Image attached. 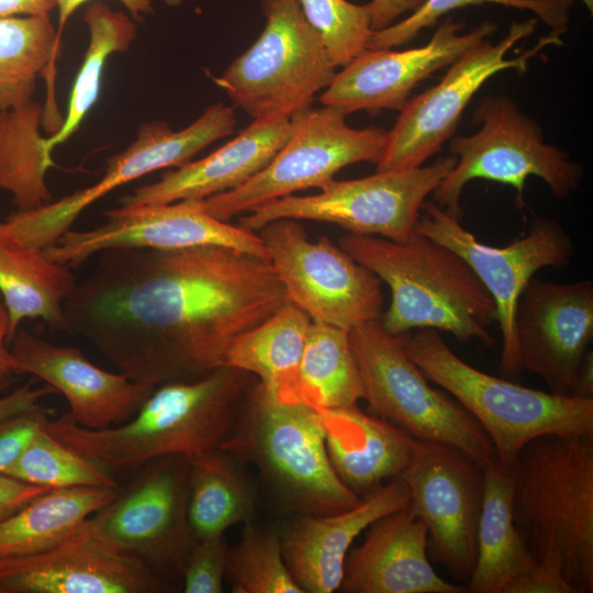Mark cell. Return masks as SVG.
<instances>
[{
	"label": "cell",
	"instance_id": "6da1fadb",
	"mask_svg": "<svg viewBox=\"0 0 593 593\" xmlns=\"http://www.w3.org/2000/svg\"><path fill=\"white\" fill-rule=\"evenodd\" d=\"M96 256L64 304L67 333L153 388L224 366L235 339L290 302L268 259L232 247Z\"/></svg>",
	"mask_w": 593,
	"mask_h": 593
},
{
	"label": "cell",
	"instance_id": "7a4b0ae2",
	"mask_svg": "<svg viewBox=\"0 0 593 593\" xmlns=\"http://www.w3.org/2000/svg\"><path fill=\"white\" fill-rule=\"evenodd\" d=\"M251 382L249 373L221 366L193 380L157 387L125 423L89 429L64 413L49 419L46 430L111 472L168 455L190 460L222 448Z\"/></svg>",
	"mask_w": 593,
	"mask_h": 593
},
{
	"label": "cell",
	"instance_id": "3957f363",
	"mask_svg": "<svg viewBox=\"0 0 593 593\" xmlns=\"http://www.w3.org/2000/svg\"><path fill=\"white\" fill-rule=\"evenodd\" d=\"M338 242L389 286L391 302L380 321L390 334L433 328L460 343L495 347L489 332L496 322L495 302L458 253L415 232L403 243L351 233Z\"/></svg>",
	"mask_w": 593,
	"mask_h": 593
},
{
	"label": "cell",
	"instance_id": "277c9868",
	"mask_svg": "<svg viewBox=\"0 0 593 593\" xmlns=\"http://www.w3.org/2000/svg\"><path fill=\"white\" fill-rule=\"evenodd\" d=\"M513 518L537 562L558 556L574 593L593 592V436L533 438L512 463Z\"/></svg>",
	"mask_w": 593,
	"mask_h": 593
},
{
	"label": "cell",
	"instance_id": "5b68a950",
	"mask_svg": "<svg viewBox=\"0 0 593 593\" xmlns=\"http://www.w3.org/2000/svg\"><path fill=\"white\" fill-rule=\"evenodd\" d=\"M221 449L254 465L271 503L290 516L334 514L362 499L332 467L320 411L277 401L257 380Z\"/></svg>",
	"mask_w": 593,
	"mask_h": 593
},
{
	"label": "cell",
	"instance_id": "8992f818",
	"mask_svg": "<svg viewBox=\"0 0 593 593\" xmlns=\"http://www.w3.org/2000/svg\"><path fill=\"white\" fill-rule=\"evenodd\" d=\"M401 337L428 381L455 398L484 428L501 465L511 467L523 446L541 435L593 436V399L544 392L485 373L458 357L433 328Z\"/></svg>",
	"mask_w": 593,
	"mask_h": 593
},
{
	"label": "cell",
	"instance_id": "52a82bcc",
	"mask_svg": "<svg viewBox=\"0 0 593 593\" xmlns=\"http://www.w3.org/2000/svg\"><path fill=\"white\" fill-rule=\"evenodd\" d=\"M349 340L369 413L403 429L415 439L456 446L484 468L499 461L490 436L449 393L430 387L380 320L349 329Z\"/></svg>",
	"mask_w": 593,
	"mask_h": 593
},
{
	"label": "cell",
	"instance_id": "ba28073f",
	"mask_svg": "<svg viewBox=\"0 0 593 593\" xmlns=\"http://www.w3.org/2000/svg\"><path fill=\"white\" fill-rule=\"evenodd\" d=\"M480 128L450 139L457 163L433 191V201L450 216L461 220L460 197L473 179L511 186L516 203L524 206V187L529 176L542 179L558 199L568 198L581 184L582 166L544 141L540 126L510 98L486 97L473 112Z\"/></svg>",
	"mask_w": 593,
	"mask_h": 593
},
{
	"label": "cell",
	"instance_id": "9c48e42d",
	"mask_svg": "<svg viewBox=\"0 0 593 593\" xmlns=\"http://www.w3.org/2000/svg\"><path fill=\"white\" fill-rule=\"evenodd\" d=\"M266 25L256 42L215 79L254 120L291 118L312 105L336 65L298 0H260Z\"/></svg>",
	"mask_w": 593,
	"mask_h": 593
},
{
	"label": "cell",
	"instance_id": "30bf717a",
	"mask_svg": "<svg viewBox=\"0 0 593 593\" xmlns=\"http://www.w3.org/2000/svg\"><path fill=\"white\" fill-rule=\"evenodd\" d=\"M190 461L182 455L150 459L87 521L118 553L175 588L194 542L189 522Z\"/></svg>",
	"mask_w": 593,
	"mask_h": 593
},
{
	"label": "cell",
	"instance_id": "8fae6325",
	"mask_svg": "<svg viewBox=\"0 0 593 593\" xmlns=\"http://www.w3.org/2000/svg\"><path fill=\"white\" fill-rule=\"evenodd\" d=\"M456 163L457 158L450 155L424 167L332 180L320 193L291 194L259 205L240 217L238 225L257 233L280 219L311 220L338 225L351 234L403 243L414 234L425 199Z\"/></svg>",
	"mask_w": 593,
	"mask_h": 593
},
{
	"label": "cell",
	"instance_id": "7c38bea8",
	"mask_svg": "<svg viewBox=\"0 0 593 593\" xmlns=\"http://www.w3.org/2000/svg\"><path fill=\"white\" fill-rule=\"evenodd\" d=\"M346 115L327 105H311L293 114L291 134L270 163L238 188L203 199L205 212L228 222L293 192L322 189L346 166L378 165L388 132L374 126L353 128Z\"/></svg>",
	"mask_w": 593,
	"mask_h": 593
},
{
	"label": "cell",
	"instance_id": "4fadbf2b",
	"mask_svg": "<svg viewBox=\"0 0 593 593\" xmlns=\"http://www.w3.org/2000/svg\"><path fill=\"white\" fill-rule=\"evenodd\" d=\"M257 234L289 301L312 322L349 331L381 318L382 281L327 237L311 240L292 219L272 221Z\"/></svg>",
	"mask_w": 593,
	"mask_h": 593
},
{
	"label": "cell",
	"instance_id": "5bb4252c",
	"mask_svg": "<svg viewBox=\"0 0 593 593\" xmlns=\"http://www.w3.org/2000/svg\"><path fill=\"white\" fill-rule=\"evenodd\" d=\"M537 22H514L497 43L485 40L473 46L449 65L436 86L410 99L388 131L377 171L422 166L451 138L463 110L486 80L503 70H526L528 61L542 48L562 44L561 33L552 31L517 57L506 58L512 47L535 32Z\"/></svg>",
	"mask_w": 593,
	"mask_h": 593
},
{
	"label": "cell",
	"instance_id": "9a60e30c",
	"mask_svg": "<svg viewBox=\"0 0 593 593\" xmlns=\"http://www.w3.org/2000/svg\"><path fill=\"white\" fill-rule=\"evenodd\" d=\"M236 115L223 103L208 107L190 125L174 131L166 121L144 123L136 138L112 156L101 179L57 201L26 211L15 210L4 220L27 245L44 250L71 230L79 215L115 189L156 170L179 167L208 145L234 132Z\"/></svg>",
	"mask_w": 593,
	"mask_h": 593
},
{
	"label": "cell",
	"instance_id": "2e32d148",
	"mask_svg": "<svg viewBox=\"0 0 593 593\" xmlns=\"http://www.w3.org/2000/svg\"><path fill=\"white\" fill-rule=\"evenodd\" d=\"M414 232L443 244L471 266L496 305L502 335L500 372L505 378L521 374L514 317L522 291L545 267H564L574 255V244L562 225L549 217L535 216L528 232L504 247L480 243L459 220L433 200L425 201Z\"/></svg>",
	"mask_w": 593,
	"mask_h": 593
},
{
	"label": "cell",
	"instance_id": "e0dca14e",
	"mask_svg": "<svg viewBox=\"0 0 593 593\" xmlns=\"http://www.w3.org/2000/svg\"><path fill=\"white\" fill-rule=\"evenodd\" d=\"M401 479L413 512L427 527L428 559L467 584L478 555L484 467L456 446L417 439Z\"/></svg>",
	"mask_w": 593,
	"mask_h": 593
},
{
	"label": "cell",
	"instance_id": "ac0fdd59",
	"mask_svg": "<svg viewBox=\"0 0 593 593\" xmlns=\"http://www.w3.org/2000/svg\"><path fill=\"white\" fill-rule=\"evenodd\" d=\"M105 221L88 230H69L45 256L55 262L77 267L108 249H178L221 245L268 259L265 245L255 232L208 214L203 199L124 208L104 212Z\"/></svg>",
	"mask_w": 593,
	"mask_h": 593
},
{
	"label": "cell",
	"instance_id": "d6986e66",
	"mask_svg": "<svg viewBox=\"0 0 593 593\" xmlns=\"http://www.w3.org/2000/svg\"><path fill=\"white\" fill-rule=\"evenodd\" d=\"M514 329L522 370L540 377L549 392L573 396L593 338V281L533 277L519 295Z\"/></svg>",
	"mask_w": 593,
	"mask_h": 593
},
{
	"label": "cell",
	"instance_id": "ffe728a7",
	"mask_svg": "<svg viewBox=\"0 0 593 593\" xmlns=\"http://www.w3.org/2000/svg\"><path fill=\"white\" fill-rule=\"evenodd\" d=\"M462 26L449 16L423 46L404 51L363 49L335 74L320 97L322 104L347 115L381 109L401 111L422 80L451 65L496 30L489 21L467 33H460Z\"/></svg>",
	"mask_w": 593,
	"mask_h": 593
},
{
	"label": "cell",
	"instance_id": "44dd1931",
	"mask_svg": "<svg viewBox=\"0 0 593 593\" xmlns=\"http://www.w3.org/2000/svg\"><path fill=\"white\" fill-rule=\"evenodd\" d=\"M87 519L70 536L45 551L0 559V593L175 591L165 580L110 548Z\"/></svg>",
	"mask_w": 593,
	"mask_h": 593
},
{
	"label": "cell",
	"instance_id": "7402d4cb",
	"mask_svg": "<svg viewBox=\"0 0 593 593\" xmlns=\"http://www.w3.org/2000/svg\"><path fill=\"white\" fill-rule=\"evenodd\" d=\"M11 342L15 373L35 376L61 393L69 416L89 429L125 423L156 389L107 371L78 348L54 344L26 329H18Z\"/></svg>",
	"mask_w": 593,
	"mask_h": 593
},
{
	"label": "cell",
	"instance_id": "603a6c76",
	"mask_svg": "<svg viewBox=\"0 0 593 593\" xmlns=\"http://www.w3.org/2000/svg\"><path fill=\"white\" fill-rule=\"evenodd\" d=\"M410 502V491L395 478L361 499L353 508L324 515H291L279 528L283 558L304 593L339 589L355 539L382 516Z\"/></svg>",
	"mask_w": 593,
	"mask_h": 593
},
{
	"label": "cell",
	"instance_id": "cb8c5ba5",
	"mask_svg": "<svg viewBox=\"0 0 593 593\" xmlns=\"http://www.w3.org/2000/svg\"><path fill=\"white\" fill-rule=\"evenodd\" d=\"M345 593H463L447 582L427 556V527L410 502L368 527L365 540L347 553L338 589Z\"/></svg>",
	"mask_w": 593,
	"mask_h": 593
},
{
	"label": "cell",
	"instance_id": "d4e9b609",
	"mask_svg": "<svg viewBox=\"0 0 593 593\" xmlns=\"http://www.w3.org/2000/svg\"><path fill=\"white\" fill-rule=\"evenodd\" d=\"M291 118L255 119L208 156L188 161L123 195L120 206H146L206 199L238 188L262 170L288 141Z\"/></svg>",
	"mask_w": 593,
	"mask_h": 593
},
{
	"label": "cell",
	"instance_id": "484cf974",
	"mask_svg": "<svg viewBox=\"0 0 593 593\" xmlns=\"http://www.w3.org/2000/svg\"><path fill=\"white\" fill-rule=\"evenodd\" d=\"M318 411L329 461L349 490L363 497L401 478L417 439L358 404Z\"/></svg>",
	"mask_w": 593,
	"mask_h": 593
},
{
	"label": "cell",
	"instance_id": "4316f807",
	"mask_svg": "<svg viewBox=\"0 0 593 593\" xmlns=\"http://www.w3.org/2000/svg\"><path fill=\"white\" fill-rule=\"evenodd\" d=\"M76 282L70 267L49 260L0 221V296L9 317V342L26 318H41L67 333L64 304Z\"/></svg>",
	"mask_w": 593,
	"mask_h": 593
},
{
	"label": "cell",
	"instance_id": "83f0119b",
	"mask_svg": "<svg viewBox=\"0 0 593 593\" xmlns=\"http://www.w3.org/2000/svg\"><path fill=\"white\" fill-rule=\"evenodd\" d=\"M310 317L291 302L228 347L224 366L255 376L277 401L302 403L299 370Z\"/></svg>",
	"mask_w": 593,
	"mask_h": 593
},
{
	"label": "cell",
	"instance_id": "f1b7e54d",
	"mask_svg": "<svg viewBox=\"0 0 593 593\" xmlns=\"http://www.w3.org/2000/svg\"><path fill=\"white\" fill-rule=\"evenodd\" d=\"M513 489L512 466L496 461L484 468L478 555L466 584L468 592L502 593L510 581L527 572L536 562L514 523Z\"/></svg>",
	"mask_w": 593,
	"mask_h": 593
},
{
	"label": "cell",
	"instance_id": "f546056e",
	"mask_svg": "<svg viewBox=\"0 0 593 593\" xmlns=\"http://www.w3.org/2000/svg\"><path fill=\"white\" fill-rule=\"evenodd\" d=\"M59 48L60 38L49 16H0V110L32 101L40 78L47 87L44 109L58 110L55 79Z\"/></svg>",
	"mask_w": 593,
	"mask_h": 593
},
{
	"label": "cell",
	"instance_id": "4dcf8cb0",
	"mask_svg": "<svg viewBox=\"0 0 593 593\" xmlns=\"http://www.w3.org/2000/svg\"><path fill=\"white\" fill-rule=\"evenodd\" d=\"M118 489H52L0 522V559L45 551L70 536L105 505Z\"/></svg>",
	"mask_w": 593,
	"mask_h": 593
},
{
	"label": "cell",
	"instance_id": "1f68e13d",
	"mask_svg": "<svg viewBox=\"0 0 593 593\" xmlns=\"http://www.w3.org/2000/svg\"><path fill=\"white\" fill-rule=\"evenodd\" d=\"M190 461L189 522L195 540L255 519L257 495L244 462L224 449Z\"/></svg>",
	"mask_w": 593,
	"mask_h": 593
},
{
	"label": "cell",
	"instance_id": "d6a6232c",
	"mask_svg": "<svg viewBox=\"0 0 593 593\" xmlns=\"http://www.w3.org/2000/svg\"><path fill=\"white\" fill-rule=\"evenodd\" d=\"M43 113L34 100L0 110V190L11 194L19 211L53 201L45 176L54 161L40 132Z\"/></svg>",
	"mask_w": 593,
	"mask_h": 593
},
{
	"label": "cell",
	"instance_id": "836d02e7",
	"mask_svg": "<svg viewBox=\"0 0 593 593\" xmlns=\"http://www.w3.org/2000/svg\"><path fill=\"white\" fill-rule=\"evenodd\" d=\"M299 382L301 402L316 410L351 406L363 400L349 331L311 322Z\"/></svg>",
	"mask_w": 593,
	"mask_h": 593
},
{
	"label": "cell",
	"instance_id": "e575fe53",
	"mask_svg": "<svg viewBox=\"0 0 593 593\" xmlns=\"http://www.w3.org/2000/svg\"><path fill=\"white\" fill-rule=\"evenodd\" d=\"M82 19L88 27L89 43L70 90L63 125L55 134L44 138L45 150L49 155L78 130L96 104L108 58L115 53L126 52L136 38L137 27L131 18L104 3L88 4Z\"/></svg>",
	"mask_w": 593,
	"mask_h": 593
},
{
	"label": "cell",
	"instance_id": "d590c367",
	"mask_svg": "<svg viewBox=\"0 0 593 593\" xmlns=\"http://www.w3.org/2000/svg\"><path fill=\"white\" fill-rule=\"evenodd\" d=\"M225 581L233 593H304L284 561L279 528L255 519L228 547Z\"/></svg>",
	"mask_w": 593,
	"mask_h": 593
},
{
	"label": "cell",
	"instance_id": "8d00e7d4",
	"mask_svg": "<svg viewBox=\"0 0 593 593\" xmlns=\"http://www.w3.org/2000/svg\"><path fill=\"white\" fill-rule=\"evenodd\" d=\"M3 474L49 490L120 486L109 469L57 439L46 428L33 438Z\"/></svg>",
	"mask_w": 593,
	"mask_h": 593
},
{
	"label": "cell",
	"instance_id": "74e56055",
	"mask_svg": "<svg viewBox=\"0 0 593 593\" xmlns=\"http://www.w3.org/2000/svg\"><path fill=\"white\" fill-rule=\"evenodd\" d=\"M484 3L532 11L551 31L563 33L568 27L573 0H425L403 21L372 31L367 48L400 46L414 38L423 29L435 25L448 12Z\"/></svg>",
	"mask_w": 593,
	"mask_h": 593
},
{
	"label": "cell",
	"instance_id": "f35d334b",
	"mask_svg": "<svg viewBox=\"0 0 593 593\" xmlns=\"http://www.w3.org/2000/svg\"><path fill=\"white\" fill-rule=\"evenodd\" d=\"M298 1L336 67L345 66L367 48L372 32L367 3L360 5L347 0Z\"/></svg>",
	"mask_w": 593,
	"mask_h": 593
},
{
	"label": "cell",
	"instance_id": "ab89813d",
	"mask_svg": "<svg viewBox=\"0 0 593 593\" xmlns=\"http://www.w3.org/2000/svg\"><path fill=\"white\" fill-rule=\"evenodd\" d=\"M228 545L225 536L194 540L183 566L181 589L184 593L224 591Z\"/></svg>",
	"mask_w": 593,
	"mask_h": 593
},
{
	"label": "cell",
	"instance_id": "60d3db41",
	"mask_svg": "<svg viewBox=\"0 0 593 593\" xmlns=\"http://www.w3.org/2000/svg\"><path fill=\"white\" fill-rule=\"evenodd\" d=\"M49 410L40 404L0 421V474L22 455L33 438L46 428Z\"/></svg>",
	"mask_w": 593,
	"mask_h": 593
},
{
	"label": "cell",
	"instance_id": "b9f144b4",
	"mask_svg": "<svg viewBox=\"0 0 593 593\" xmlns=\"http://www.w3.org/2000/svg\"><path fill=\"white\" fill-rule=\"evenodd\" d=\"M502 593H574L563 575L558 556H548L510 581Z\"/></svg>",
	"mask_w": 593,
	"mask_h": 593
},
{
	"label": "cell",
	"instance_id": "7bdbcfd3",
	"mask_svg": "<svg viewBox=\"0 0 593 593\" xmlns=\"http://www.w3.org/2000/svg\"><path fill=\"white\" fill-rule=\"evenodd\" d=\"M49 489L0 474V522Z\"/></svg>",
	"mask_w": 593,
	"mask_h": 593
},
{
	"label": "cell",
	"instance_id": "ee69618b",
	"mask_svg": "<svg viewBox=\"0 0 593 593\" xmlns=\"http://www.w3.org/2000/svg\"><path fill=\"white\" fill-rule=\"evenodd\" d=\"M55 392L49 385L33 388L27 383L0 396V421L35 407L42 398Z\"/></svg>",
	"mask_w": 593,
	"mask_h": 593
},
{
	"label": "cell",
	"instance_id": "f6af8a7d",
	"mask_svg": "<svg viewBox=\"0 0 593 593\" xmlns=\"http://www.w3.org/2000/svg\"><path fill=\"white\" fill-rule=\"evenodd\" d=\"M425 0H371L367 3L371 31L384 29L407 11H415Z\"/></svg>",
	"mask_w": 593,
	"mask_h": 593
},
{
	"label": "cell",
	"instance_id": "bcb514c9",
	"mask_svg": "<svg viewBox=\"0 0 593 593\" xmlns=\"http://www.w3.org/2000/svg\"><path fill=\"white\" fill-rule=\"evenodd\" d=\"M58 9V26L57 35L60 38L63 30L67 24L71 14L83 3L89 0H55ZM128 12L135 18L141 19L143 15L153 12L152 0H120Z\"/></svg>",
	"mask_w": 593,
	"mask_h": 593
},
{
	"label": "cell",
	"instance_id": "7dc6e473",
	"mask_svg": "<svg viewBox=\"0 0 593 593\" xmlns=\"http://www.w3.org/2000/svg\"><path fill=\"white\" fill-rule=\"evenodd\" d=\"M55 8V0H0V16H49Z\"/></svg>",
	"mask_w": 593,
	"mask_h": 593
},
{
	"label": "cell",
	"instance_id": "c3c4849f",
	"mask_svg": "<svg viewBox=\"0 0 593 593\" xmlns=\"http://www.w3.org/2000/svg\"><path fill=\"white\" fill-rule=\"evenodd\" d=\"M9 342V317L2 302L0 303V378L5 377L11 372H15L16 362L10 347Z\"/></svg>",
	"mask_w": 593,
	"mask_h": 593
},
{
	"label": "cell",
	"instance_id": "681fc988",
	"mask_svg": "<svg viewBox=\"0 0 593 593\" xmlns=\"http://www.w3.org/2000/svg\"><path fill=\"white\" fill-rule=\"evenodd\" d=\"M573 396L593 399V353L590 350L582 365Z\"/></svg>",
	"mask_w": 593,
	"mask_h": 593
},
{
	"label": "cell",
	"instance_id": "f907efd6",
	"mask_svg": "<svg viewBox=\"0 0 593 593\" xmlns=\"http://www.w3.org/2000/svg\"><path fill=\"white\" fill-rule=\"evenodd\" d=\"M586 9L592 13L593 11V0H582Z\"/></svg>",
	"mask_w": 593,
	"mask_h": 593
},
{
	"label": "cell",
	"instance_id": "816d5d0a",
	"mask_svg": "<svg viewBox=\"0 0 593 593\" xmlns=\"http://www.w3.org/2000/svg\"><path fill=\"white\" fill-rule=\"evenodd\" d=\"M0 303H1V296H0Z\"/></svg>",
	"mask_w": 593,
	"mask_h": 593
}]
</instances>
